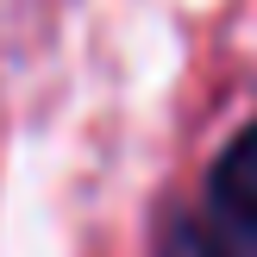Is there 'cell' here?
<instances>
[{
	"label": "cell",
	"instance_id": "6da1fadb",
	"mask_svg": "<svg viewBox=\"0 0 257 257\" xmlns=\"http://www.w3.org/2000/svg\"><path fill=\"white\" fill-rule=\"evenodd\" d=\"M213 226L238 257H257V125L232 138L220 163H213Z\"/></svg>",
	"mask_w": 257,
	"mask_h": 257
},
{
	"label": "cell",
	"instance_id": "7a4b0ae2",
	"mask_svg": "<svg viewBox=\"0 0 257 257\" xmlns=\"http://www.w3.org/2000/svg\"><path fill=\"white\" fill-rule=\"evenodd\" d=\"M157 257H238L226 245V232L213 220H195V213H176L157 238Z\"/></svg>",
	"mask_w": 257,
	"mask_h": 257
}]
</instances>
